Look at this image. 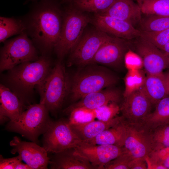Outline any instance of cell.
<instances>
[{
	"label": "cell",
	"mask_w": 169,
	"mask_h": 169,
	"mask_svg": "<svg viewBox=\"0 0 169 169\" xmlns=\"http://www.w3.org/2000/svg\"><path fill=\"white\" fill-rule=\"evenodd\" d=\"M79 153L86 159L94 169H103L105 165L121 155L123 147L114 145H89L81 142L76 147Z\"/></svg>",
	"instance_id": "obj_15"
},
{
	"label": "cell",
	"mask_w": 169,
	"mask_h": 169,
	"mask_svg": "<svg viewBox=\"0 0 169 169\" xmlns=\"http://www.w3.org/2000/svg\"><path fill=\"white\" fill-rule=\"evenodd\" d=\"M126 132L125 125L122 118L115 125L104 130L92 139L81 142L89 145H114L123 147Z\"/></svg>",
	"instance_id": "obj_21"
},
{
	"label": "cell",
	"mask_w": 169,
	"mask_h": 169,
	"mask_svg": "<svg viewBox=\"0 0 169 169\" xmlns=\"http://www.w3.org/2000/svg\"><path fill=\"white\" fill-rule=\"evenodd\" d=\"M0 123L7 120H13L18 118L24 110L23 101L9 88L0 85Z\"/></svg>",
	"instance_id": "obj_20"
},
{
	"label": "cell",
	"mask_w": 169,
	"mask_h": 169,
	"mask_svg": "<svg viewBox=\"0 0 169 169\" xmlns=\"http://www.w3.org/2000/svg\"><path fill=\"white\" fill-rule=\"evenodd\" d=\"M9 144L13 148L11 153H18L22 160L32 169H47L49 158L43 147L33 142L22 141L16 136L13 138Z\"/></svg>",
	"instance_id": "obj_14"
},
{
	"label": "cell",
	"mask_w": 169,
	"mask_h": 169,
	"mask_svg": "<svg viewBox=\"0 0 169 169\" xmlns=\"http://www.w3.org/2000/svg\"><path fill=\"white\" fill-rule=\"evenodd\" d=\"M162 164L165 166L166 169H169V152L163 159Z\"/></svg>",
	"instance_id": "obj_37"
},
{
	"label": "cell",
	"mask_w": 169,
	"mask_h": 169,
	"mask_svg": "<svg viewBox=\"0 0 169 169\" xmlns=\"http://www.w3.org/2000/svg\"><path fill=\"white\" fill-rule=\"evenodd\" d=\"M59 13L55 6L45 3L33 15L30 28L33 38L46 48L54 47L62 26Z\"/></svg>",
	"instance_id": "obj_3"
},
{
	"label": "cell",
	"mask_w": 169,
	"mask_h": 169,
	"mask_svg": "<svg viewBox=\"0 0 169 169\" xmlns=\"http://www.w3.org/2000/svg\"><path fill=\"white\" fill-rule=\"evenodd\" d=\"M49 165L52 169H94L89 161L75 147L53 153Z\"/></svg>",
	"instance_id": "obj_17"
},
{
	"label": "cell",
	"mask_w": 169,
	"mask_h": 169,
	"mask_svg": "<svg viewBox=\"0 0 169 169\" xmlns=\"http://www.w3.org/2000/svg\"><path fill=\"white\" fill-rule=\"evenodd\" d=\"M115 0H73L74 5L81 10L94 12L102 13L107 10Z\"/></svg>",
	"instance_id": "obj_26"
},
{
	"label": "cell",
	"mask_w": 169,
	"mask_h": 169,
	"mask_svg": "<svg viewBox=\"0 0 169 169\" xmlns=\"http://www.w3.org/2000/svg\"><path fill=\"white\" fill-rule=\"evenodd\" d=\"M15 169H32V168L27 164L23 163L21 161L18 164Z\"/></svg>",
	"instance_id": "obj_38"
},
{
	"label": "cell",
	"mask_w": 169,
	"mask_h": 169,
	"mask_svg": "<svg viewBox=\"0 0 169 169\" xmlns=\"http://www.w3.org/2000/svg\"><path fill=\"white\" fill-rule=\"evenodd\" d=\"M22 161L20 156L5 158L0 156V169H15L18 164Z\"/></svg>",
	"instance_id": "obj_34"
},
{
	"label": "cell",
	"mask_w": 169,
	"mask_h": 169,
	"mask_svg": "<svg viewBox=\"0 0 169 169\" xmlns=\"http://www.w3.org/2000/svg\"><path fill=\"white\" fill-rule=\"evenodd\" d=\"M49 112L42 103L30 105L18 118L9 121L6 129L37 143L39 136L45 133L52 121Z\"/></svg>",
	"instance_id": "obj_4"
},
{
	"label": "cell",
	"mask_w": 169,
	"mask_h": 169,
	"mask_svg": "<svg viewBox=\"0 0 169 169\" xmlns=\"http://www.w3.org/2000/svg\"><path fill=\"white\" fill-rule=\"evenodd\" d=\"M89 22V18L79 10L73 8L68 10L59 39L54 47L59 58L62 59L72 50L82 37Z\"/></svg>",
	"instance_id": "obj_6"
},
{
	"label": "cell",
	"mask_w": 169,
	"mask_h": 169,
	"mask_svg": "<svg viewBox=\"0 0 169 169\" xmlns=\"http://www.w3.org/2000/svg\"><path fill=\"white\" fill-rule=\"evenodd\" d=\"M123 121L126 129L123 147L125 151L133 159L145 158L153 151L151 131L142 123Z\"/></svg>",
	"instance_id": "obj_9"
},
{
	"label": "cell",
	"mask_w": 169,
	"mask_h": 169,
	"mask_svg": "<svg viewBox=\"0 0 169 169\" xmlns=\"http://www.w3.org/2000/svg\"><path fill=\"white\" fill-rule=\"evenodd\" d=\"M24 27L21 22L12 18H0V41L4 42L13 35L22 33Z\"/></svg>",
	"instance_id": "obj_27"
},
{
	"label": "cell",
	"mask_w": 169,
	"mask_h": 169,
	"mask_svg": "<svg viewBox=\"0 0 169 169\" xmlns=\"http://www.w3.org/2000/svg\"><path fill=\"white\" fill-rule=\"evenodd\" d=\"M50 60L41 57L34 62L21 63L10 70L9 83L24 95L31 92L48 75L51 69Z\"/></svg>",
	"instance_id": "obj_5"
},
{
	"label": "cell",
	"mask_w": 169,
	"mask_h": 169,
	"mask_svg": "<svg viewBox=\"0 0 169 169\" xmlns=\"http://www.w3.org/2000/svg\"><path fill=\"white\" fill-rule=\"evenodd\" d=\"M153 151L169 148V123L151 131Z\"/></svg>",
	"instance_id": "obj_30"
},
{
	"label": "cell",
	"mask_w": 169,
	"mask_h": 169,
	"mask_svg": "<svg viewBox=\"0 0 169 169\" xmlns=\"http://www.w3.org/2000/svg\"><path fill=\"white\" fill-rule=\"evenodd\" d=\"M139 23L140 30L149 32H158L169 28V16L146 15Z\"/></svg>",
	"instance_id": "obj_25"
},
{
	"label": "cell",
	"mask_w": 169,
	"mask_h": 169,
	"mask_svg": "<svg viewBox=\"0 0 169 169\" xmlns=\"http://www.w3.org/2000/svg\"><path fill=\"white\" fill-rule=\"evenodd\" d=\"M110 36L97 28L83 34L70 53L69 64L80 66L89 64L101 46Z\"/></svg>",
	"instance_id": "obj_10"
},
{
	"label": "cell",
	"mask_w": 169,
	"mask_h": 169,
	"mask_svg": "<svg viewBox=\"0 0 169 169\" xmlns=\"http://www.w3.org/2000/svg\"><path fill=\"white\" fill-rule=\"evenodd\" d=\"M82 141L67 120L52 121L43 134V147L48 153H55L76 147Z\"/></svg>",
	"instance_id": "obj_8"
},
{
	"label": "cell",
	"mask_w": 169,
	"mask_h": 169,
	"mask_svg": "<svg viewBox=\"0 0 169 169\" xmlns=\"http://www.w3.org/2000/svg\"><path fill=\"white\" fill-rule=\"evenodd\" d=\"M130 169H146L147 165L145 158L133 159L130 164Z\"/></svg>",
	"instance_id": "obj_35"
},
{
	"label": "cell",
	"mask_w": 169,
	"mask_h": 169,
	"mask_svg": "<svg viewBox=\"0 0 169 169\" xmlns=\"http://www.w3.org/2000/svg\"><path fill=\"white\" fill-rule=\"evenodd\" d=\"M37 87L44 103L49 111L56 113L61 108L69 93L70 80L63 65L58 62Z\"/></svg>",
	"instance_id": "obj_2"
},
{
	"label": "cell",
	"mask_w": 169,
	"mask_h": 169,
	"mask_svg": "<svg viewBox=\"0 0 169 169\" xmlns=\"http://www.w3.org/2000/svg\"><path fill=\"white\" fill-rule=\"evenodd\" d=\"M121 97V94L119 90L109 87L88 94L67 108H83L94 110L111 103H118Z\"/></svg>",
	"instance_id": "obj_18"
},
{
	"label": "cell",
	"mask_w": 169,
	"mask_h": 169,
	"mask_svg": "<svg viewBox=\"0 0 169 169\" xmlns=\"http://www.w3.org/2000/svg\"><path fill=\"white\" fill-rule=\"evenodd\" d=\"M126 40L111 36L101 46L89 64H99L116 68L121 67L129 46Z\"/></svg>",
	"instance_id": "obj_13"
},
{
	"label": "cell",
	"mask_w": 169,
	"mask_h": 169,
	"mask_svg": "<svg viewBox=\"0 0 169 169\" xmlns=\"http://www.w3.org/2000/svg\"><path fill=\"white\" fill-rule=\"evenodd\" d=\"M124 96L120 107L123 120L129 123H141L151 113L152 104L140 87Z\"/></svg>",
	"instance_id": "obj_12"
},
{
	"label": "cell",
	"mask_w": 169,
	"mask_h": 169,
	"mask_svg": "<svg viewBox=\"0 0 169 169\" xmlns=\"http://www.w3.org/2000/svg\"><path fill=\"white\" fill-rule=\"evenodd\" d=\"M141 13L140 7L132 0H115L107 10L98 13L126 21L134 27L139 24Z\"/></svg>",
	"instance_id": "obj_19"
},
{
	"label": "cell",
	"mask_w": 169,
	"mask_h": 169,
	"mask_svg": "<svg viewBox=\"0 0 169 169\" xmlns=\"http://www.w3.org/2000/svg\"><path fill=\"white\" fill-rule=\"evenodd\" d=\"M140 88L152 105H156L161 100L169 95L163 73L160 75L147 74Z\"/></svg>",
	"instance_id": "obj_23"
},
{
	"label": "cell",
	"mask_w": 169,
	"mask_h": 169,
	"mask_svg": "<svg viewBox=\"0 0 169 169\" xmlns=\"http://www.w3.org/2000/svg\"><path fill=\"white\" fill-rule=\"evenodd\" d=\"M122 119L121 116H117L107 122L94 120L83 124L69 125L82 141L94 138L104 130L119 123Z\"/></svg>",
	"instance_id": "obj_22"
},
{
	"label": "cell",
	"mask_w": 169,
	"mask_h": 169,
	"mask_svg": "<svg viewBox=\"0 0 169 169\" xmlns=\"http://www.w3.org/2000/svg\"><path fill=\"white\" fill-rule=\"evenodd\" d=\"M141 123L151 131L169 123V96L165 97L159 101L156 105L154 111L151 112Z\"/></svg>",
	"instance_id": "obj_24"
},
{
	"label": "cell",
	"mask_w": 169,
	"mask_h": 169,
	"mask_svg": "<svg viewBox=\"0 0 169 169\" xmlns=\"http://www.w3.org/2000/svg\"><path fill=\"white\" fill-rule=\"evenodd\" d=\"M96 118L98 120L107 122L113 120L120 110L117 103H111L94 110Z\"/></svg>",
	"instance_id": "obj_31"
},
{
	"label": "cell",
	"mask_w": 169,
	"mask_h": 169,
	"mask_svg": "<svg viewBox=\"0 0 169 169\" xmlns=\"http://www.w3.org/2000/svg\"><path fill=\"white\" fill-rule=\"evenodd\" d=\"M146 0H137L138 4L141 7V6L143 3L146 1Z\"/></svg>",
	"instance_id": "obj_40"
},
{
	"label": "cell",
	"mask_w": 169,
	"mask_h": 169,
	"mask_svg": "<svg viewBox=\"0 0 169 169\" xmlns=\"http://www.w3.org/2000/svg\"><path fill=\"white\" fill-rule=\"evenodd\" d=\"M118 79L113 73L104 68L86 67L77 72L70 80L71 100L76 101L88 94L110 87Z\"/></svg>",
	"instance_id": "obj_1"
},
{
	"label": "cell",
	"mask_w": 169,
	"mask_h": 169,
	"mask_svg": "<svg viewBox=\"0 0 169 169\" xmlns=\"http://www.w3.org/2000/svg\"><path fill=\"white\" fill-rule=\"evenodd\" d=\"M95 14L93 22L98 29L125 40L140 36V31L130 23L108 16Z\"/></svg>",
	"instance_id": "obj_16"
},
{
	"label": "cell",
	"mask_w": 169,
	"mask_h": 169,
	"mask_svg": "<svg viewBox=\"0 0 169 169\" xmlns=\"http://www.w3.org/2000/svg\"><path fill=\"white\" fill-rule=\"evenodd\" d=\"M65 111L69 115L67 121L71 125L85 124L95 120L96 118L94 110L83 108H67Z\"/></svg>",
	"instance_id": "obj_28"
},
{
	"label": "cell",
	"mask_w": 169,
	"mask_h": 169,
	"mask_svg": "<svg viewBox=\"0 0 169 169\" xmlns=\"http://www.w3.org/2000/svg\"><path fill=\"white\" fill-rule=\"evenodd\" d=\"M131 46L142 59L147 74L160 75L169 68V58L161 49L140 36Z\"/></svg>",
	"instance_id": "obj_11"
},
{
	"label": "cell",
	"mask_w": 169,
	"mask_h": 169,
	"mask_svg": "<svg viewBox=\"0 0 169 169\" xmlns=\"http://www.w3.org/2000/svg\"><path fill=\"white\" fill-rule=\"evenodd\" d=\"M37 59L35 48L26 34L23 32L7 43L2 49L0 69L1 71L11 70L21 63Z\"/></svg>",
	"instance_id": "obj_7"
},
{
	"label": "cell",
	"mask_w": 169,
	"mask_h": 169,
	"mask_svg": "<svg viewBox=\"0 0 169 169\" xmlns=\"http://www.w3.org/2000/svg\"><path fill=\"white\" fill-rule=\"evenodd\" d=\"M140 31V37L150 42L161 50L169 41V28L155 33Z\"/></svg>",
	"instance_id": "obj_32"
},
{
	"label": "cell",
	"mask_w": 169,
	"mask_h": 169,
	"mask_svg": "<svg viewBox=\"0 0 169 169\" xmlns=\"http://www.w3.org/2000/svg\"><path fill=\"white\" fill-rule=\"evenodd\" d=\"M169 58V41L161 49Z\"/></svg>",
	"instance_id": "obj_39"
},
{
	"label": "cell",
	"mask_w": 169,
	"mask_h": 169,
	"mask_svg": "<svg viewBox=\"0 0 169 169\" xmlns=\"http://www.w3.org/2000/svg\"><path fill=\"white\" fill-rule=\"evenodd\" d=\"M69 1H72L73 0H66Z\"/></svg>",
	"instance_id": "obj_41"
},
{
	"label": "cell",
	"mask_w": 169,
	"mask_h": 169,
	"mask_svg": "<svg viewBox=\"0 0 169 169\" xmlns=\"http://www.w3.org/2000/svg\"><path fill=\"white\" fill-rule=\"evenodd\" d=\"M141 8L145 15L169 16V0H146Z\"/></svg>",
	"instance_id": "obj_29"
},
{
	"label": "cell",
	"mask_w": 169,
	"mask_h": 169,
	"mask_svg": "<svg viewBox=\"0 0 169 169\" xmlns=\"http://www.w3.org/2000/svg\"><path fill=\"white\" fill-rule=\"evenodd\" d=\"M163 77L169 95V70L165 73H163Z\"/></svg>",
	"instance_id": "obj_36"
},
{
	"label": "cell",
	"mask_w": 169,
	"mask_h": 169,
	"mask_svg": "<svg viewBox=\"0 0 169 169\" xmlns=\"http://www.w3.org/2000/svg\"><path fill=\"white\" fill-rule=\"evenodd\" d=\"M132 159L124 150L121 155L105 165L103 169H130V163Z\"/></svg>",
	"instance_id": "obj_33"
}]
</instances>
